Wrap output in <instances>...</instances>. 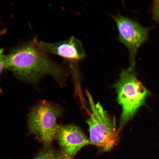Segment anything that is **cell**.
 Returning a JSON list of instances; mask_svg holds the SVG:
<instances>
[{
	"label": "cell",
	"mask_w": 159,
	"mask_h": 159,
	"mask_svg": "<svg viewBox=\"0 0 159 159\" xmlns=\"http://www.w3.org/2000/svg\"><path fill=\"white\" fill-rule=\"evenodd\" d=\"M4 62V69L29 82H35L47 75L60 81L63 76L61 67L50 58L35 39L12 49L6 55Z\"/></svg>",
	"instance_id": "obj_1"
},
{
	"label": "cell",
	"mask_w": 159,
	"mask_h": 159,
	"mask_svg": "<svg viewBox=\"0 0 159 159\" xmlns=\"http://www.w3.org/2000/svg\"><path fill=\"white\" fill-rule=\"evenodd\" d=\"M134 67L130 66L123 70L120 78L114 85L117 100L122 109L118 134L136 113L139 108L145 104L150 92L137 78Z\"/></svg>",
	"instance_id": "obj_2"
},
{
	"label": "cell",
	"mask_w": 159,
	"mask_h": 159,
	"mask_svg": "<svg viewBox=\"0 0 159 159\" xmlns=\"http://www.w3.org/2000/svg\"><path fill=\"white\" fill-rule=\"evenodd\" d=\"M91 113L87 122L89 127L90 144L101 151L111 150L118 141V129L115 123L99 102H94L87 92Z\"/></svg>",
	"instance_id": "obj_3"
},
{
	"label": "cell",
	"mask_w": 159,
	"mask_h": 159,
	"mask_svg": "<svg viewBox=\"0 0 159 159\" xmlns=\"http://www.w3.org/2000/svg\"><path fill=\"white\" fill-rule=\"evenodd\" d=\"M62 112L59 106L45 101L38 103L30 111L28 119L29 132L39 139L45 147H50L56 137L59 127L57 120Z\"/></svg>",
	"instance_id": "obj_4"
},
{
	"label": "cell",
	"mask_w": 159,
	"mask_h": 159,
	"mask_svg": "<svg viewBox=\"0 0 159 159\" xmlns=\"http://www.w3.org/2000/svg\"><path fill=\"white\" fill-rule=\"evenodd\" d=\"M111 17L118 30V40L128 49L130 66L134 67L136 55L140 47L148 40L150 28L120 14Z\"/></svg>",
	"instance_id": "obj_5"
},
{
	"label": "cell",
	"mask_w": 159,
	"mask_h": 159,
	"mask_svg": "<svg viewBox=\"0 0 159 159\" xmlns=\"http://www.w3.org/2000/svg\"><path fill=\"white\" fill-rule=\"evenodd\" d=\"M55 137L61 150L70 159H73L82 148L90 144L81 129L73 125L59 126Z\"/></svg>",
	"instance_id": "obj_6"
},
{
	"label": "cell",
	"mask_w": 159,
	"mask_h": 159,
	"mask_svg": "<svg viewBox=\"0 0 159 159\" xmlns=\"http://www.w3.org/2000/svg\"><path fill=\"white\" fill-rule=\"evenodd\" d=\"M37 43L47 53L55 54L66 59L78 60L86 56L82 42L73 36L66 40L56 42L37 40Z\"/></svg>",
	"instance_id": "obj_7"
},
{
	"label": "cell",
	"mask_w": 159,
	"mask_h": 159,
	"mask_svg": "<svg viewBox=\"0 0 159 159\" xmlns=\"http://www.w3.org/2000/svg\"><path fill=\"white\" fill-rule=\"evenodd\" d=\"M45 148L33 159H70L62 150H56L50 147Z\"/></svg>",
	"instance_id": "obj_8"
},
{
	"label": "cell",
	"mask_w": 159,
	"mask_h": 159,
	"mask_svg": "<svg viewBox=\"0 0 159 159\" xmlns=\"http://www.w3.org/2000/svg\"><path fill=\"white\" fill-rule=\"evenodd\" d=\"M151 12L153 19L159 23V0L153 1L151 7Z\"/></svg>",
	"instance_id": "obj_9"
},
{
	"label": "cell",
	"mask_w": 159,
	"mask_h": 159,
	"mask_svg": "<svg viewBox=\"0 0 159 159\" xmlns=\"http://www.w3.org/2000/svg\"><path fill=\"white\" fill-rule=\"evenodd\" d=\"M6 55L4 53V49L3 48L1 49L0 50V73L4 70V61Z\"/></svg>",
	"instance_id": "obj_10"
}]
</instances>
